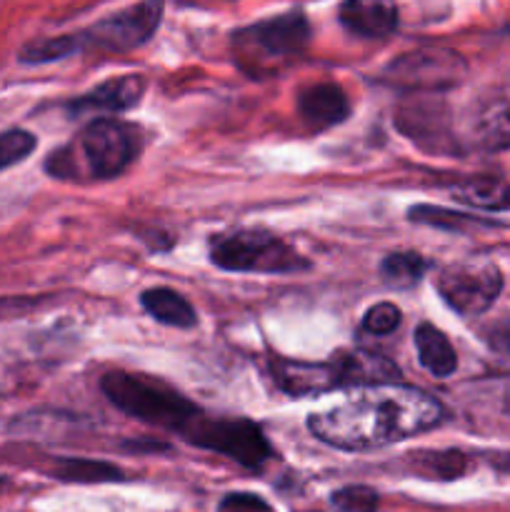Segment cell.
Returning a JSON list of instances; mask_svg holds the SVG:
<instances>
[{
    "instance_id": "obj_20",
    "label": "cell",
    "mask_w": 510,
    "mask_h": 512,
    "mask_svg": "<svg viewBox=\"0 0 510 512\" xmlns=\"http://www.w3.org/2000/svg\"><path fill=\"white\" fill-rule=\"evenodd\" d=\"M428 270V260L423 255L413 253V250H403V253H390L380 263V278L385 285L395 290H408L420 283V278Z\"/></svg>"
},
{
    "instance_id": "obj_25",
    "label": "cell",
    "mask_w": 510,
    "mask_h": 512,
    "mask_svg": "<svg viewBox=\"0 0 510 512\" xmlns=\"http://www.w3.org/2000/svg\"><path fill=\"white\" fill-rule=\"evenodd\" d=\"M35 145H38V140H35V135L28 133V130L13 128L0 133V170L10 168V165L28 158L35 150Z\"/></svg>"
},
{
    "instance_id": "obj_1",
    "label": "cell",
    "mask_w": 510,
    "mask_h": 512,
    "mask_svg": "<svg viewBox=\"0 0 510 512\" xmlns=\"http://www.w3.org/2000/svg\"><path fill=\"white\" fill-rule=\"evenodd\" d=\"M445 408L423 390L408 385H365L343 403L308 418V430L338 450H375L438 428Z\"/></svg>"
},
{
    "instance_id": "obj_9",
    "label": "cell",
    "mask_w": 510,
    "mask_h": 512,
    "mask_svg": "<svg viewBox=\"0 0 510 512\" xmlns=\"http://www.w3.org/2000/svg\"><path fill=\"white\" fill-rule=\"evenodd\" d=\"M163 8L165 0H143V3L118 10V13L90 25L85 33H80V43L95 45V48L103 50H115V53L140 48L158 30Z\"/></svg>"
},
{
    "instance_id": "obj_11",
    "label": "cell",
    "mask_w": 510,
    "mask_h": 512,
    "mask_svg": "<svg viewBox=\"0 0 510 512\" xmlns=\"http://www.w3.org/2000/svg\"><path fill=\"white\" fill-rule=\"evenodd\" d=\"M145 93V78L138 73H125L118 78H110L105 83L95 85L85 95H80L70 108L73 113H85V110H98V113H123L133 105L140 103Z\"/></svg>"
},
{
    "instance_id": "obj_7",
    "label": "cell",
    "mask_w": 510,
    "mask_h": 512,
    "mask_svg": "<svg viewBox=\"0 0 510 512\" xmlns=\"http://www.w3.org/2000/svg\"><path fill=\"white\" fill-rule=\"evenodd\" d=\"M435 288L455 313L473 318L493 308L503 290V275L493 260L473 255L445 265L435 278Z\"/></svg>"
},
{
    "instance_id": "obj_15",
    "label": "cell",
    "mask_w": 510,
    "mask_h": 512,
    "mask_svg": "<svg viewBox=\"0 0 510 512\" xmlns=\"http://www.w3.org/2000/svg\"><path fill=\"white\" fill-rule=\"evenodd\" d=\"M450 195L458 203L475 210H485V213L510 210V180L498 178V175H475V178L458 180L450 188Z\"/></svg>"
},
{
    "instance_id": "obj_14",
    "label": "cell",
    "mask_w": 510,
    "mask_h": 512,
    "mask_svg": "<svg viewBox=\"0 0 510 512\" xmlns=\"http://www.w3.org/2000/svg\"><path fill=\"white\" fill-rule=\"evenodd\" d=\"M333 360L335 365H338L343 388H350V385H355V388H365V385L395 383L400 375L398 365L390 363L385 355L365 353V350L338 353Z\"/></svg>"
},
{
    "instance_id": "obj_23",
    "label": "cell",
    "mask_w": 510,
    "mask_h": 512,
    "mask_svg": "<svg viewBox=\"0 0 510 512\" xmlns=\"http://www.w3.org/2000/svg\"><path fill=\"white\" fill-rule=\"evenodd\" d=\"M408 220L410 223H420V225H430V228H440V230H463L468 225H478V220H473L470 215L463 213H450L445 208H433V205H415V208L408 210Z\"/></svg>"
},
{
    "instance_id": "obj_3",
    "label": "cell",
    "mask_w": 510,
    "mask_h": 512,
    "mask_svg": "<svg viewBox=\"0 0 510 512\" xmlns=\"http://www.w3.org/2000/svg\"><path fill=\"white\" fill-rule=\"evenodd\" d=\"M100 390L115 408L123 410L130 418L155 425V428L173 430V433H183L190 420L200 413L198 405L190 403L185 395L148 375L113 370L100 380Z\"/></svg>"
},
{
    "instance_id": "obj_24",
    "label": "cell",
    "mask_w": 510,
    "mask_h": 512,
    "mask_svg": "<svg viewBox=\"0 0 510 512\" xmlns=\"http://www.w3.org/2000/svg\"><path fill=\"white\" fill-rule=\"evenodd\" d=\"M330 503L335 512H378V493L368 485H348L335 490Z\"/></svg>"
},
{
    "instance_id": "obj_17",
    "label": "cell",
    "mask_w": 510,
    "mask_h": 512,
    "mask_svg": "<svg viewBox=\"0 0 510 512\" xmlns=\"http://www.w3.org/2000/svg\"><path fill=\"white\" fill-rule=\"evenodd\" d=\"M140 305L150 318H155L163 325H173V328H193L198 323L193 305L183 298L180 293L170 288H148L140 295Z\"/></svg>"
},
{
    "instance_id": "obj_29",
    "label": "cell",
    "mask_w": 510,
    "mask_h": 512,
    "mask_svg": "<svg viewBox=\"0 0 510 512\" xmlns=\"http://www.w3.org/2000/svg\"><path fill=\"white\" fill-rule=\"evenodd\" d=\"M505 408H508V413H510V390H508V395H505Z\"/></svg>"
},
{
    "instance_id": "obj_28",
    "label": "cell",
    "mask_w": 510,
    "mask_h": 512,
    "mask_svg": "<svg viewBox=\"0 0 510 512\" xmlns=\"http://www.w3.org/2000/svg\"><path fill=\"white\" fill-rule=\"evenodd\" d=\"M490 345H493L498 353L508 355L510 358V318L503 320V323L493 330V335H490Z\"/></svg>"
},
{
    "instance_id": "obj_4",
    "label": "cell",
    "mask_w": 510,
    "mask_h": 512,
    "mask_svg": "<svg viewBox=\"0 0 510 512\" xmlns=\"http://www.w3.org/2000/svg\"><path fill=\"white\" fill-rule=\"evenodd\" d=\"M310 43V23L300 10L238 30L233 38L235 63L250 78H265L303 55Z\"/></svg>"
},
{
    "instance_id": "obj_8",
    "label": "cell",
    "mask_w": 510,
    "mask_h": 512,
    "mask_svg": "<svg viewBox=\"0 0 510 512\" xmlns=\"http://www.w3.org/2000/svg\"><path fill=\"white\" fill-rule=\"evenodd\" d=\"M463 55L448 48H420L400 55L383 70L380 78L408 93H438L453 88L465 78Z\"/></svg>"
},
{
    "instance_id": "obj_19",
    "label": "cell",
    "mask_w": 510,
    "mask_h": 512,
    "mask_svg": "<svg viewBox=\"0 0 510 512\" xmlns=\"http://www.w3.org/2000/svg\"><path fill=\"white\" fill-rule=\"evenodd\" d=\"M408 463L413 465V473L430 480L463 478L468 470V458L460 450H420L410 453Z\"/></svg>"
},
{
    "instance_id": "obj_22",
    "label": "cell",
    "mask_w": 510,
    "mask_h": 512,
    "mask_svg": "<svg viewBox=\"0 0 510 512\" xmlns=\"http://www.w3.org/2000/svg\"><path fill=\"white\" fill-rule=\"evenodd\" d=\"M83 48L80 43V35H60V38H48L38 40V43H30L20 50V60L23 63H50V60H60L73 55L75 50Z\"/></svg>"
},
{
    "instance_id": "obj_16",
    "label": "cell",
    "mask_w": 510,
    "mask_h": 512,
    "mask_svg": "<svg viewBox=\"0 0 510 512\" xmlns=\"http://www.w3.org/2000/svg\"><path fill=\"white\" fill-rule=\"evenodd\" d=\"M415 350H418V360L430 375L435 378H450L458 368V355L450 340L445 338L443 330H438L430 323H420L413 333Z\"/></svg>"
},
{
    "instance_id": "obj_13",
    "label": "cell",
    "mask_w": 510,
    "mask_h": 512,
    "mask_svg": "<svg viewBox=\"0 0 510 512\" xmlns=\"http://www.w3.org/2000/svg\"><path fill=\"white\" fill-rule=\"evenodd\" d=\"M298 113L310 128L325 130L348 118L350 100L345 95V90L335 83L308 85L298 95Z\"/></svg>"
},
{
    "instance_id": "obj_26",
    "label": "cell",
    "mask_w": 510,
    "mask_h": 512,
    "mask_svg": "<svg viewBox=\"0 0 510 512\" xmlns=\"http://www.w3.org/2000/svg\"><path fill=\"white\" fill-rule=\"evenodd\" d=\"M400 325V308L393 303H378L363 315V330L370 335H390Z\"/></svg>"
},
{
    "instance_id": "obj_21",
    "label": "cell",
    "mask_w": 510,
    "mask_h": 512,
    "mask_svg": "<svg viewBox=\"0 0 510 512\" xmlns=\"http://www.w3.org/2000/svg\"><path fill=\"white\" fill-rule=\"evenodd\" d=\"M53 475L65 483H113V480H123V470H118L110 463H100V460H80V458H65L58 460L53 468Z\"/></svg>"
},
{
    "instance_id": "obj_12",
    "label": "cell",
    "mask_w": 510,
    "mask_h": 512,
    "mask_svg": "<svg viewBox=\"0 0 510 512\" xmlns=\"http://www.w3.org/2000/svg\"><path fill=\"white\" fill-rule=\"evenodd\" d=\"M340 23L360 38H388L398 28L395 0H345Z\"/></svg>"
},
{
    "instance_id": "obj_18",
    "label": "cell",
    "mask_w": 510,
    "mask_h": 512,
    "mask_svg": "<svg viewBox=\"0 0 510 512\" xmlns=\"http://www.w3.org/2000/svg\"><path fill=\"white\" fill-rule=\"evenodd\" d=\"M475 140L485 150L510 148V100H493L475 120Z\"/></svg>"
},
{
    "instance_id": "obj_5",
    "label": "cell",
    "mask_w": 510,
    "mask_h": 512,
    "mask_svg": "<svg viewBox=\"0 0 510 512\" xmlns=\"http://www.w3.org/2000/svg\"><path fill=\"white\" fill-rule=\"evenodd\" d=\"M210 260L230 273L283 275L310 268L308 260L290 243L270 230L243 228L215 235L210 240Z\"/></svg>"
},
{
    "instance_id": "obj_2",
    "label": "cell",
    "mask_w": 510,
    "mask_h": 512,
    "mask_svg": "<svg viewBox=\"0 0 510 512\" xmlns=\"http://www.w3.org/2000/svg\"><path fill=\"white\" fill-rule=\"evenodd\" d=\"M140 153V133L133 125L115 118H98L80 133L78 148L65 145L53 150L45 160V170L53 178H115L123 173Z\"/></svg>"
},
{
    "instance_id": "obj_6",
    "label": "cell",
    "mask_w": 510,
    "mask_h": 512,
    "mask_svg": "<svg viewBox=\"0 0 510 512\" xmlns=\"http://www.w3.org/2000/svg\"><path fill=\"white\" fill-rule=\"evenodd\" d=\"M180 438H185L195 448L225 455L250 470L260 468L270 458V445L263 430L253 420L245 418H208L200 410L190 420L188 428L180 433Z\"/></svg>"
},
{
    "instance_id": "obj_10",
    "label": "cell",
    "mask_w": 510,
    "mask_h": 512,
    "mask_svg": "<svg viewBox=\"0 0 510 512\" xmlns=\"http://www.w3.org/2000/svg\"><path fill=\"white\" fill-rule=\"evenodd\" d=\"M273 380L283 393L293 398H308V395L328 393V390L343 388L335 360L328 363H295V360H275Z\"/></svg>"
},
{
    "instance_id": "obj_27",
    "label": "cell",
    "mask_w": 510,
    "mask_h": 512,
    "mask_svg": "<svg viewBox=\"0 0 510 512\" xmlns=\"http://www.w3.org/2000/svg\"><path fill=\"white\" fill-rule=\"evenodd\" d=\"M218 512H275L263 498L253 493H230L220 500Z\"/></svg>"
}]
</instances>
